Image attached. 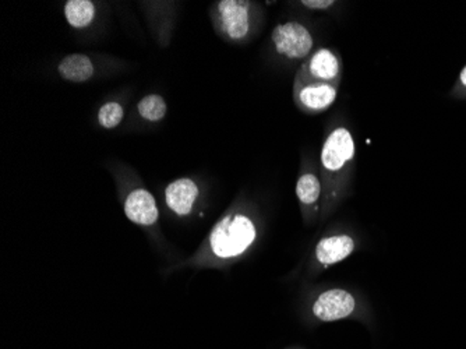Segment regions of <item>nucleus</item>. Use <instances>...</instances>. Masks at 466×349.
Listing matches in <instances>:
<instances>
[{
  "mask_svg": "<svg viewBox=\"0 0 466 349\" xmlns=\"http://www.w3.org/2000/svg\"><path fill=\"white\" fill-rule=\"evenodd\" d=\"M125 214L135 224L153 227L158 221L159 210L153 194L146 189L138 188L127 194Z\"/></svg>",
  "mask_w": 466,
  "mask_h": 349,
  "instance_id": "6e6552de",
  "label": "nucleus"
},
{
  "mask_svg": "<svg viewBox=\"0 0 466 349\" xmlns=\"http://www.w3.org/2000/svg\"><path fill=\"white\" fill-rule=\"evenodd\" d=\"M342 72L344 65L341 56L331 48L316 49L298 70V73L306 77L337 86L341 84Z\"/></svg>",
  "mask_w": 466,
  "mask_h": 349,
  "instance_id": "423d86ee",
  "label": "nucleus"
},
{
  "mask_svg": "<svg viewBox=\"0 0 466 349\" xmlns=\"http://www.w3.org/2000/svg\"><path fill=\"white\" fill-rule=\"evenodd\" d=\"M355 309L356 301L352 293L334 288V290L324 291L317 296L311 311L316 319L329 323L347 319L355 312Z\"/></svg>",
  "mask_w": 466,
  "mask_h": 349,
  "instance_id": "0eeeda50",
  "label": "nucleus"
},
{
  "mask_svg": "<svg viewBox=\"0 0 466 349\" xmlns=\"http://www.w3.org/2000/svg\"><path fill=\"white\" fill-rule=\"evenodd\" d=\"M300 5L310 10H329L334 6L335 2L332 0H302Z\"/></svg>",
  "mask_w": 466,
  "mask_h": 349,
  "instance_id": "dca6fc26",
  "label": "nucleus"
},
{
  "mask_svg": "<svg viewBox=\"0 0 466 349\" xmlns=\"http://www.w3.org/2000/svg\"><path fill=\"white\" fill-rule=\"evenodd\" d=\"M458 87H460L463 93H466V67L461 70L460 78H458Z\"/></svg>",
  "mask_w": 466,
  "mask_h": 349,
  "instance_id": "f3484780",
  "label": "nucleus"
},
{
  "mask_svg": "<svg viewBox=\"0 0 466 349\" xmlns=\"http://www.w3.org/2000/svg\"><path fill=\"white\" fill-rule=\"evenodd\" d=\"M57 73L63 80L70 83H87L96 75V67L87 55L72 54L60 60Z\"/></svg>",
  "mask_w": 466,
  "mask_h": 349,
  "instance_id": "f8f14e48",
  "label": "nucleus"
},
{
  "mask_svg": "<svg viewBox=\"0 0 466 349\" xmlns=\"http://www.w3.org/2000/svg\"><path fill=\"white\" fill-rule=\"evenodd\" d=\"M271 42L275 52L288 60H306L314 52L310 30L298 21L275 26Z\"/></svg>",
  "mask_w": 466,
  "mask_h": 349,
  "instance_id": "39448f33",
  "label": "nucleus"
},
{
  "mask_svg": "<svg viewBox=\"0 0 466 349\" xmlns=\"http://www.w3.org/2000/svg\"><path fill=\"white\" fill-rule=\"evenodd\" d=\"M198 194L200 189L195 180L190 178H180L169 183L165 189V201L167 209L177 217H187L192 214Z\"/></svg>",
  "mask_w": 466,
  "mask_h": 349,
  "instance_id": "1a4fd4ad",
  "label": "nucleus"
},
{
  "mask_svg": "<svg viewBox=\"0 0 466 349\" xmlns=\"http://www.w3.org/2000/svg\"><path fill=\"white\" fill-rule=\"evenodd\" d=\"M65 17L70 27L75 30H84L90 27L94 18H96V5L91 0H69L65 5Z\"/></svg>",
  "mask_w": 466,
  "mask_h": 349,
  "instance_id": "ddd939ff",
  "label": "nucleus"
},
{
  "mask_svg": "<svg viewBox=\"0 0 466 349\" xmlns=\"http://www.w3.org/2000/svg\"><path fill=\"white\" fill-rule=\"evenodd\" d=\"M214 27L222 39L233 44L248 41L258 26V4L248 0H221L211 10Z\"/></svg>",
  "mask_w": 466,
  "mask_h": 349,
  "instance_id": "7ed1b4c3",
  "label": "nucleus"
},
{
  "mask_svg": "<svg viewBox=\"0 0 466 349\" xmlns=\"http://www.w3.org/2000/svg\"><path fill=\"white\" fill-rule=\"evenodd\" d=\"M356 144L347 126L331 128L320 152L324 209L332 211L345 198L355 168Z\"/></svg>",
  "mask_w": 466,
  "mask_h": 349,
  "instance_id": "f257e3e1",
  "label": "nucleus"
},
{
  "mask_svg": "<svg viewBox=\"0 0 466 349\" xmlns=\"http://www.w3.org/2000/svg\"><path fill=\"white\" fill-rule=\"evenodd\" d=\"M323 194V182H321L319 173L313 168L303 170L296 180V198L299 200L303 210H308L310 212L319 209V203H320Z\"/></svg>",
  "mask_w": 466,
  "mask_h": 349,
  "instance_id": "9b49d317",
  "label": "nucleus"
},
{
  "mask_svg": "<svg viewBox=\"0 0 466 349\" xmlns=\"http://www.w3.org/2000/svg\"><path fill=\"white\" fill-rule=\"evenodd\" d=\"M123 118H125V111L119 102H106L98 111V123L106 130L117 128L122 123Z\"/></svg>",
  "mask_w": 466,
  "mask_h": 349,
  "instance_id": "2eb2a0df",
  "label": "nucleus"
},
{
  "mask_svg": "<svg viewBox=\"0 0 466 349\" xmlns=\"http://www.w3.org/2000/svg\"><path fill=\"white\" fill-rule=\"evenodd\" d=\"M339 86L313 80L296 73L293 81V99L296 107L308 115H319L326 112L334 105Z\"/></svg>",
  "mask_w": 466,
  "mask_h": 349,
  "instance_id": "20e7f679",
  "label": "nucleus"
},
{
  "mask_svg": "<svg viewBox=\"0 0 466 349\" xmlns=\"http://www.w3.org/2000/svg\"><path fill=\"white\" fill-rule=\"evenodd\" d=\"M355 251V241L350 235H332L320 239L316 246V259L321 266L341 263Z\"/></svg>",
  "mask_w": 466,
  "mask_h": 349,
  "instance_id": "9d476101",
  "label": "nucleus"
},
{
  "mask_svg": "<svg viewBox=\"0 0 466 349\" xmlns=\"http://www.w3.org/2000/svg\"><path fill=\"white\" fill-rule=\"evenodd\" d=\"M138 115L147 122H161L167 117V102L158 94L144 97L137 105Z\"/></svg>",
  "mask_w": 466,
  "mask_h": 349,
  "instance_id": "4468645a",
  "label": "nucleus"
},
{
  "mask_svg": "<svg viewBox=\"0 0 466 349\" xmlns=\"http://www.w3.org/2000/svg\"><path fill=\"white\" fill-rule=\"evenodd\" d=\"M258 225L243 211H230L214 225L198 264L228 262L242 257L258 239Z\"/></svg>",
  "mask_w": 466,
  "mask_h": 349,
  "instance_id": "f03ea898",
  "label": "nucleus"
}]
</instances>
